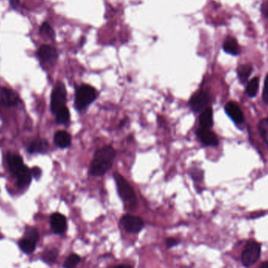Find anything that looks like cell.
Instances as JSON below:
<instances>
[{"label": "cell", "mask_w": 268, "mask_h": 268, "mask_svg": "<svg viewBox=\"0 0 268 268\" xmlns=\"http://www.w3.org/2000/svg\"><path fill=\"white\" fill-rule=\"evenodd\" d=\"M116 152L111 146H105L96 151L90 164L91 176H101L105 175L112 166Z\"/></svg>", "instance_id": "6da1fadb"}, {"label": "cell", "mask_w": 268, "mask_h": 268, "mask_svg": "<svg viewBox=\"0 0 268 268\" xmlns=\"http://www.w3.org/2000/svg\"><path fill=\"white\" fill-rule=\"evenodd\" d=\"M117 190L119 196L129 209H135L137 205V199L135 191L127 180L119 173L114 174Z\"/></svg>", "instance_id": "7a4b0ae2"}, {"label": "cell", "mask_w": 268, "mask_h": 268, "mask_svg": "<svg viewBox=\"0 0 268 268\" xmlns=\"http://www.w3.org/2000/svg\"><path fill=\"white\" fill-rule=\"evenodd\" d=\"M96 91L93 86L82 85L76 90L75 105L76 109L82 110L91 105L96 98Z\"/></svg>", "instance_id": "3957f363"}, {"label": "cell", "mask_w": 268, "mask_h": 268, "mask_svg": "<svg viewBox=\"0 0 268 268\" xmlns=\"http://www.w3.org/2000/svg\"><path fill=\"white\" fill-rule=\"evenodd\" d=\"M261 254V246L258 242L250 240L244 248L242 263L245 267H250L257 262Z\"/></svg>", "instance_id": "277c9868"}, {"label": "cell", "mask_w": 268, "mask_h": 268, "mask_svg": "<svg viewBox=\"0 0 268 268\" xmlns=\"http://www.w3.org/2000/svg\"><path fill=\"white\" fill-rule=\"evenodd\" d=\"M67 90L63 82H59L55 85L52 91L50 100V109L52 112L56 114L58 110L65 106Z\"/></svg>", "instance_id": "5b68a950"}, {"label": "cell", "mask_w": 268, "mask_h": 268, "mask_svg": "<svg viewBox=\"0 0 268 268\" xmlns=\"http://www.w3.org/2000/svg\"><path fill=\"white\" fill-rule=\"evenodd\" d=\"M121 224L127 232L133 234L139 233L144 227L143 220L132 214L123 216L121 218Z\"/></svg>", "instance_id": "8992f818"}, {"label": "cell", "mask_w": 268, "mask_h": 268, "mask_svg": "<svg viewBox=\"0 0 268 268\" xmlns=\"http://www.w3.org/2000/svg\"><path fill=\"white\" fill-rule=\"evenodd\" d=\"M209 95L205 91H199L193 95L190 100V106L192 110L195 112L202 111L206 108L208 103L209 102Z\"/></svg>", "instance_id": "52a82bcc"}, {"label": "cell", "mask_w": 268, "mask_h": 268, "mask_svg": "<svg viewBox=\"0 0 268 268\" xmlns=\"http://www.w3.org/2000/svg\"><path fill=\"white\" fill-rule=\"evenodd\" d=\"M38 57L44 63L53 64L58 60V51L51 46L43 45L38 50Z\"/></svg>", "instance_id": "ba28073f"}, {"label": "cell", "mask_w": 268, "mask_h": 268, "mask_svg": "<svg viewBox=\"0 0 268 268\" xmlns=\"http://www.w3.org/2000/svg\"><path fill=\"white\" fill-rule=\"evenodd\" d=\"M20 101L18 95L13 90L0 86V105L12 107L18 104Z\"/></svg>", "instance_id": "9c48e42d"}, {"label": "cell", "mask_w": 268, "mask_h": 268, "mask_svg": "<svg viewBox=\"0 0 268 268\" xmlns=\"http://www.w3.org/2000/svg\"><path fill=\"white\" fill-rule=\"evenodd\" d=\"M50 226L53 233L56 235H63L67 230V220L61 213H55L50 217Z\"/></svg>", "instance_id": "30bf717a"}, {"label": "cell", "mask_w": 268, "mask_h": 268, "mask_svg": "<svg viewBox=\"0 0 268 268\" xmlns=\"http://www.w3.org/2000/svg\"><path fill=\"white\" fill-rule=\"evenodd\" d=\"M6 161L8 164L9 169L11 173L16 177L25 168V165L23 162L22 158L18 155L8 153L6 156Z\"/></svg>", "instance_id": "8fae6325"}, {"label": "cell", "mask_w": 268, "mask_h": 268, "mask_svg": "<svg viewBox=\"0 0 268 268\" xmlns=\"http://www.w3.org/2000/svg\"><path fill=\"white\" fill-rule=\"evenodd\" d=\"M198 137L201 140V142H203L205 145L207 146H217L218 144V139L215 133L211 131L209 129H205V128H202L198 130Z\"/></svg>", "instance_id": "7c38bea8"}, {"label": "cell", "mask_w": 268, "mask_h": 268, "mask_svg": "<svg viewBox=\"0 0 268 268\" xmlns=\"http://www.w3.org/2000/svg\"><path fill=\"white\" fill-rule=\"evenodd\" d=\"M225 111L227 115L236 123H242L244 120L243 113L240 109L239 106L236 103L228 102L225 106Z\"/></svg>", "instance_id": "4fadbf2b"}, {"label": "cell", "mask_w": 268, "mask_h": 268, "mask_svg": "<svg viewBox=\"0 0 268 268\" xmlns=\"http://www.w3.org/2000/svg\"><path fill=\"white\" fill-rule=\"evenodd\" d=\"M54 142L58 147L61 148H66L69 147L72 143V138L68 132L63 131V130H59L56 132L53 137Z\"/></svg>", "instance_id": "5bb4252c"}, {"label": "cell", "mask_w": 268, "mask_h": 268, "mask_svg": "<svg viewBox=\"0 0 268 268\" xmlns=\"http://www.w3.org/2000/svg\"><path fill=\"white\" fill-rule=\"evenodd\" d=\"M49 149V143L46 140L38 139L33 141L29 147V152L30 154H44Z\"/></svg>", "instance_id": "9a60e30c"}, {"label": "cell", "mask_w": 268, "mask_h": 268, "mask_svg": "<svg viewBox=\"0 0 268 268\" xmlns=\"http://www.w3.org/2000/svg\"><path fill=\"white\" fill-rule=\"evenodd\" d=\"M199 122L202 128L210 129L213 126V110L211 108H207L204 109L200 117Z\"/></svg>", "instance_id": "2e32d148"}, {"label": "cell", "mask_w": 268, "mask_h": 268, "mask_svg": "<svg viewBox=\"0 0 268 268\" xmlns=\"http://www.w3.org/2000/svg\"><path fill=\"white\" fill-rule=\"evenodd\" d=\"M36 241L35 240L29 238V237H24L21 239L19 240L18 246L24 253L31 254L35 251V247H36Z\"/></svg>", "instance_id": "e0dca14e"}, {"label": "cell", "mask_w": 268, "mask_h": 268, "mask_svg": "<svg viewBox=\"0 0 268 268\" xmlns=\"http://www.w3.org/2000/svg\"><path fill=\"white\" fill-rule=\"evenodd\" d=\"M16 180H17V186L19 188H25V187L29 186L30 183L32 181L31 170H29L26 166H25V168L23 169L20 173L16 176Z\"/></svg>", "instance_id": "ac0fdd59"}, {"label": "cell", "mask_w": 268, "mask_h": 268, "mask_svg": "<svg viewBox=\"0 0 268 268\" xmlns=\"http://www.w3.org/2000/svg\"><path fill=\"white\" fill-rule=\"evenodd\" d=\"M223 50L226 53L232 54V55H237L240 52L239 46L237 40L232 37H229L226 39L223 45Z\"/></svg>", "instance_id": "d6986e66"}, {"label": "cell", "mask_w": 268, "mask_h": 268, "mask_svg": "<svg viewBox=\"0 0 268 268\" xmlns=\"http://www.w3.org/2000/svg\"><path fill=\"white\" fill-rule=\"evenodd\" d=\"M58 250H56L54 248H50V249H47L43 252L41 259L43 262H45L46 264H51L55 262L56 260L58 259Z\"/></svg>", "instance_id": "ffe728a7"}, {"label": "cell", "mask_w": 268, "mask_h": 268, "mask_svg": "<svg viewBox=\"0 0 268 268\" xmlns=\"http://www.w3.org/2000/svg\"><path fill=\"white\" fill-rule=\"evenodd\" d=\"M237 76H238L240 81L242 83H245L252 73V66L250 64H242L237 68Z\"/></svg>", "instance_id": "44dd1931"}, {"label": "cell", "mask_w": 268, "mask_h": 268, "mask_svg": "<svg viewBox=\"0 0 268 268\" xmlns=\"http://www.w3.org/2000/svg\"><path fill=\"white\" fill-rule=\"evenodd\" d=\"M56 120L59 124H65L69 121L70 112L68 108L64 106L56 113Z\"/></svg>", "instance_id": "7402d4cb"}, {"label": "cell", "mask_w": 268, "mask_h": 268, "mask_svg": "<svg viewBox=\"0 0 268 268\" xmlns=\"http://www.w3.org/2000/svg\"><path fill=\"white\" fill-rule=\"evenodd\" d=\"M259 84H260V79L258 77H255L250 80V82L248 83L247 87H246L247 95L251 97L256 96L258 92V89H259Z\"/></svg>", "instance_id": "603a6c76"}, {"label": "cell", "mask_w": 268, "mask_h": 268, "mask_svg": "<svg viewBox=\"0 0 268 268\" xmlns=\"http://www.w3.org/2000/svg\"><path fill=\"white\" fill-rule=\"evenodd\" d=\"M81 261V257L77 254L72 253L67 257L64 264H63V268H76L77 265L79 264Z\"/></svg>", "instance_id": "cb8c5ba5"}, {"label": "cell", "mask_w": 268, "mask_h": 268, "mask_svg": "<svg viewBox=\"0 0 268 268\" xmlns=\"http://www.w3.org/2000/svg\"><path fill=\"white\" fill-rule=\"evenodd\" d=\"M259 130L264 141L268 144V119H264L259 123Z\"/></svg>", "instance_id": "d4e9b609"}, {"label": "cell", "mask_w": 268, "mask_h": 268, "mask_svg": "<svg viewBox=\"0 0 268 268\" xmlns=\"http://www.w3.org/2000/svg\"><path fill=\"white\" fill-rule=\"evenodd\" d=\"M40 32L43 35H47L49 38L53 39L55 37V32L52 29V27L49 25V23L44 22L40 27Z\"/></svg>", "instance_id": "484cf974"}, {"label": "cell", "mask_w": 268, "mask_h": 268, "mask_svg": "<svg viewBox=\"0 0 268 268\" xmlns=\"http://www.w3.org/2000/svg\"><path fill=\"white\" fill-rule=\"evenodd\" d=\"M190 176L194 180H200L203 178V173L202 170L198 168H193L190 171Z\"/></svg>", "instance_id": "4316f807"}, {"label": "cell", "mask_w": 268, "mask_h": 268, "mask_svg": "<svg viewBox=\"0 0 268 268\" xmlns=\"http://www.w3.org/2000/svg\"><path fill=\"white\" fill-rule=\"evenodd\" d=\"M263 100L264 102L268 104V74L265 79V82H264V91H263L262 95Z\"/></svg>", "instance_id": "83f0119b"}, {"label": "cell", "mask_w": 268, "mask_h": 268, "mask_svg": "<svg viewBox=\"0 0 268 268\" xmlns=\"http://www.w3.org/2000/svg\"><path fill=\"white\" fill-rule=\"evenodd\" d=\"M180 243V240L175 237H168L166 240V245L167 248H172L176 246Z\"/></svg>", "instance_id": "f1b7e54d"}, {"label": "cell", "mask_w": 268, "mask_h": 268, "mask_svg": "<svg viewBox=\"0 0 268 268\" xmlns=\"http://www.w3.org/2000/svg\"><path fill=\"white\" fill-rule=\"evenodd\" d=\"M31 173L32 177H35L37 180H39L40 178V176H42V170L39 167H37V166H35V167L31 169Z\"/></svg>", "instance_id": "f546056e"}, {"label": "cell", "mask_w": 268, "mask_h": 268, "mask_svg": "<svg viewBox=\"0 0 268 268\" xmlns=\"http://www.w3.org/2000/svg\"><path fill=\"white\" fill-rule=\"evenodd\" d=\"M261 11H262V14L264 16L268 17V2H264V4H262Z\"/></svg>", "instance_id": "4dcf8cb0"}, {"label": "cell", "mask_w": 268, "mask_h": 268, "mask_svg": "<svg viewBox=\"0 0 268 268\" xmlns=\"http://www.w3.org/2000/svg\"><path fill=\"white\" fill-rule=\"evenodd\" d=\"M10 3H11V7L16 10V9L18 8L20 2H19V0H10Z\"/></svg>", "instance_id": "1f68e13d"}, {"label": "cell", "mask_w": 268, "mask_h": 268, "mask_svg": "<svg viewBox=\"0 0 268 268\" xmlns=\"http://www.w3.org/2000/svg\"><path fill=\"white\" fill-rule=\"evenodd\" d=\"M113 268H133L129 265H126V264H122V265H118V266L115 267Z\"/></svg>", "instance_id": "d6a6232c"}, {"label": "cell", "mask_w": 268, "mask_h": 268, "mask_svg": "<svg viewBox=\"0 0 268 268\" xmlns=\"http://www.w3.org/2000/svg\"><path fill=\"white\" fill-rule=\"evenodd\" d=\"M260 268H268V262L263 263V264L260 265Z\"/></svg>", "instance_id": "836d02e7"}]
</instances>
